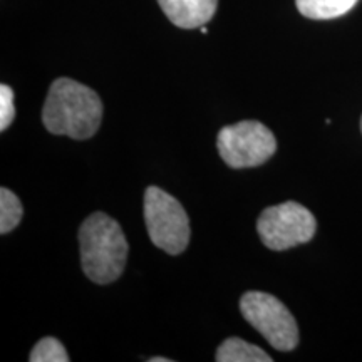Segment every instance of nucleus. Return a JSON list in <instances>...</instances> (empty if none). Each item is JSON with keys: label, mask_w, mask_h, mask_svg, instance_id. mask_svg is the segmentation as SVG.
<instances>
[{"label": "nucleus", "mask_w": 362, "mask_h": 362, "mask_svg": "<svg viewBox=\"0 0 362 362\" xmlns=\"http://www.w3.org/2000/svg\"><path fill=\"white\" fill-rule=\"evenodd\" d=\"M103 119V101L96 90L69 78L51 84L42 110V123L49 133L89 139Z\"/></svg>", "instance_id": "1"}, {"label": "nucleus", "mask_w": 362, "mask_h": 362, "mask_svg": "<svg viewBox=\"0 0 362 362\" xmlns=\"http://www.w3.org/2000/svg\"><path fill=\"white\" fill-rule=\"evenodd\" d=\"M81 264L94 284H111L121 277L128 260V240L110 215L96 211L79 228Z\"/></svg>", "instance_id": "2"}, {"label": "nucleus", "mask_w": 362, "mask_h": 362, "mask_svg": "<svg viewBox=\"0 0 362 362\" xmlns=\"http://www.w3.org/2000/svg\"><path fill=\"white\" fill-rule=\"evenodd\" d=\"M144 221L153 245L170 255L187 250L189 243V220L181 203L158 187L144 192Z\"/></svg>", "instance_id": "3"}, {"label": "nucleus", "mask_w": 362, "mask_h": 362, "mask_svg": "<svg viewBox=\"0 0 362 362\" xmlns=\"http://www.w3.org/2000/svg\"><path fill=\"white\" fill-rule=\"evenodd\" d=\"M240 312L277 351L288 352L297 347V322L277 297L259 291L247 292L240 298Z\"/></svg>", "instance_id": "4"}, {"label": "nucleus", "mask_w": 362, "mask_h": 362, "mask_svg": "<svg viewBox=\"0 0 362 362\" xmlns=\"http://www.w3.org/2000/svg\"><path fill=\"white\" fill-rule=\"evenodd\" d=\"M216 148L230 168H255L275 155L277 139L259 121H242L220 129Z\"/></svg>", "instance_id": "5"}, {"label": "nucleus", "mask_w": 362, "mask_h": 362, "mask_svg": "<svg viewBox=\"0 0 362 362\" xmlns=\"http://www.w3.org/2000/svg\"><path fill=\"white\" fill-rule=\"evenodd\" d=\"M262 243L275 252L304 245L314 238L315 216L300 203L285 202L262 211L257 221Z\"/></svg>", "instance_id": "6"}, {"label": "nucleus", "mask_w": 362, "mask_h": 362, "mask_svg": "<svg viewBox=\"0 0 362 362\" xmlns=\"http://www.w3.org/2000/svg\"><path fill=\"white\" fill-rule=\"evenodd\" d=\"M158 4L176 27L197 29L211 21L218 0H158Z\"/></svg>", "instance_id": "7"}, {"label": "nucleus", "mask_w": 362, "mask_h": 362, "mask_svg": "<svg viewBox=\"0 0 362 362\" xmlns=\"http://www.w3.org/2000/svg\"><path fill=\"white\" fill-rule=\"evenodd\" d=\"M215 359L218 362H272V357L265 351L238 337L221 342Z\"/></svg>", "instance_id": "8"}, {"label": "nucleus", "mask_w": 362, "mask_h": 362, "mask_svg": "<svg viewBox=\"0 0 362 362\" xmlns=\"http://www.w3.org/2000/svg\"><path fill=\"white\" fill-rule=\"evenodd\" d=\"M359 0H296L298 12L307 19L329 21L347 13Z\"/></svg>", "instance_id": "9"}, {"label": "nucleus", "mask_w": 362, "mask_h": 362, "mask_svg": "<svg viewBox=\"0 0 362 362\" xmlns=\"http://www.w3.org/2000/svg\"><path fill=\"white\" fill-rule=\"evenodd\" d=\"M22 215L24 208L17 194L6 187L0 188V233L7 235L16 230L21 223Z\"/></svg>", "instance_id": "10"}, {"label": "nucleus", "mask_w": 362, "mask_h": 362, "mask_svg": "<svg viewBox=\"0 0 362 362\" xmlns=\"http://www.w3.org/2000/svg\"><path fill=\"white\" fill-rule=\"evenodd\" d=\"M30 362H67L69 356L61 342L54 337H44L35 344L29 356Z\"/></svg>", "instance_id": "11"}, {"label": "nucleus", "mask_w": 362, "mask_h": 362, "mask_svg": "<svg viewBox=\"0 0 362 362\" xmlns=\"http://www.w3.org/2000/svg\"><path fill=\"white\" fill-rule=\"evenodd\" d=\"M16 117L13 90L7 84L0 86V131H6Z\"/></svg>", "instance_id": "12"}, {"label": "nucleus", "mask_w": 362, "mask_h": 362, "mask_svg": "<svg viewBox=\"0 0 362 362\" xmlns=\"http://www.w3.org/2000/svg\"><path fill=\"white\" fill-rule=\"evenodd\" d=\"M151 362H171L168 357H153V359H149Z\"/></svg>", "instance_id": "13"}, {"label": "nucleus", "mask_w": 362, "mask_h": 362, "mask_svg": "<svg viewBox=\"0 0 362 362\" xmlns=\"http://www.w3.org/2000/svg\"><path fill=\"white\" fill-rule=\"evenodd\" d=\"M361 131H362V119H361Z\"/></svg>", "instance_id": "14"}]
</instances>
